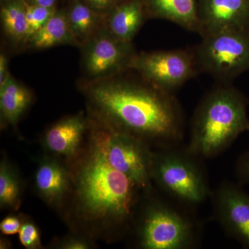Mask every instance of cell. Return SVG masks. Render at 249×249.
<instances>
[{
	"instance_id": "d4e9b609",
	"label": "cell",
	"mask_w": 249,
	"mask_h": 249,
	"mask_svg": "<svg viewBox=\"0 0 249 249\" xmlns=\"http://www.w3.org/2000/svg\"><path fill=\"white\" fill-rule=\"evenodd\" d=\"M237 171L241 181L249 186V152H246L239 159Z\"/></svg>"
},
{
	"instance_id": "4316f807",
	"label": "cell",
	"mask_w": 249,
	"mask_h": 249,
	"mask_svg": "<svg viewBox=\"0 0 249 249\" xmlns=\"http://www.w3.org/2000/svg\"><path fill=\"white\" fill-rule=\"evenodd\" d=\"M6 60L4 55H1L0 57V84H2L6 79Z\"/></svg>"
},
{
	"instance_id": "9c48e42d",
	"label": "cell",
	"mask_w": 249,
	"mask_h": 249,
	"mask_svg": "<svg viewBox=\"0 0 249 249\" xmlns=\"http://www.w3.org/2000/svg\"><path fill=\"white\" fill-rule=\"evenodd\" d=\"M214 213L225 231L249 248V194L232 183L219 186L214 197Z\"/></svg>"
},
{
	"instance_id": "44dd1931",
	"label": "cell",
	"mask_w": 249,
	"mask_h": 249,
	"mask_svg": "<svg viewBox=\"0 0 249 249\" xmlns=\"http://www.w3.org/2000/svg\"><path fill=\"white\" fill-rule=\"evenodd\" d=\"M21 245L27 249H38L42 247L40 231L29 219H24L19 232Z\"/></svg>"
},
{
	"instance_id": "5bb4252c",
	"label": "cell",
	"mask_w": 249,
	"mask_h": 249,
	"mask_svg": "<svg viewBox=\"0 0 249 249\" xmlns=\"http://www.w3.org/2000/svg\"><path fill=\"white\" fill-rule=\"evenodd\" d=\"M152 16L171 21L187 30L199 31L197 0H142Z\"/></svg>"
},
{
	"instance_id": "6da1fadb",
	"label": "cell",
	"mask_w": 249,
	"mask_h": 249,
	"mask_svg": "<svg viewBox=\"0 0 249 249\" xmlns=\"http://www.w3.org/2000/svg\"><path fill=\"white\" fill-rule=\"evenodd\" d=\"M73 178L67 219L91 238L109 239L125 229L133 217L139 192L125 175L113 168L91 137L67 162Z\"/></svg>"
},
{
	"instance_id": "5b68a950",
	"label": "cell",
	"mask_w": 249,
	"mask_h": 249,
	"mask_svg": "<svg viewBox=\"0 0 249 249\" xmlns=\"http://www.w3.org/2000/svg\"><path fill=\"white\" fill-rule=\"evenodd\" d=\"M196 155L172 147L154 152L152 181L175 199L188 204L203 202L209 187Z\"/></svg>"
},
{
	"instance_id": "7c38bea8",
	"label": "cell",
	"mask_w": 249,
	"mask_h": 249,
	"mask_svg": "<svg viewBox=\"0 0 249 249\" xmlns=\"http://www.w3.org/2000/svg\"><path fill=\"white\" fill-rule=\"evenodd\" d=\"M89 122L79 114L65 118L45 131L42 145L49 155L67 162L80 153L84 145Z\"/></svg>"
},
{
	"instance_id": "ac0fdd59",
	"label": "cell",
	"mask_w": 249,
	"mask_h": 249,
	"mask_svg": "<svg viewBox=\"0 0 249 249\" xmlns=\"http://www.w3.org/2000/svg\"><path fill=\"white\" fill-rule=\"evenodd\" d=\"M70 34L68 18L61 13H54L38 31L33 34V46L38 49L49 48L65 41Z\"/></svg>"
},
{
	"instance_id": "f1b7e54d",
	"label": "cell",
	"mask_w": 249,
	"mask_h": 249,
	"mask_svg": "<svg viewBox=\"0 0 249 249\" xmlns=\"http://www.w3.org/2000/svg\"><path fill=\"white\" fill-rule=\"evenodd\" d=\"M0 248L1 249H9L10 245L9 242L6 239L3 238L1 239V242H0Z\"/></svg>"
},
{
	"instance_id": "8992f818",
	"label": "cell",
	"mask_w": 249,
	"mask_h": 249,
	"mask_svg": "<svg viewBox=\"0 0 249 249\" xmlns=\"http://www.w3.org/2000/svg\"><path fill=\"white\" fill-rule=\"evenodd\" d=\"M193 52L199 71L227 85L249 70V38L245 30H227L201 36Z\"/></svg>"
},
{
	"instance_id": "7402d4cb",
	"label": "cell",
	"mask_w": 249,
	"mask_h": 249,
	"mask_svg": "<svg viewBox=\"0 0 249 249\" xmlns=\"http://www.w3.org/2000/svg\"><path fill=\"white\" fill-rule=\"evenodd\" d=\"M53 246L59 249H89L93 248L95 244L92 238L78 232L55 241Z\"/></svg>"
},
{
	"instance_id": "ba28073f",
	"label": "cell",
	"mask_w": 249,
	"mask_h": 249,
	"mask_svg": "<svg viewBox=\"0 0 249 249\" xmlns=\"http://www.w3.org/2000/svg\"><path fill=\"white\" fill-rule=\"evenodd\" d=\"M129 67L135 69L149 84L171 93L197 73L193 52L163 51L134 55Z\"/></svg>"
},
{
	"instance_id": "9a60e30c",
	"label": "cell",
	"mask_w": 249,
	"mask_h": 249,
	"mask_svg": "<svg viewBox=\"0 0 249 249\" xmlns=\"http://www.w3.org/2000/svg\"><path fill=\"white\" fill-rule=\"evenodd\" d=\"M145 11L142 0H129L119 5L109 19L112 35L124 42H131L142 25Z\"/></svg>"
},
{
	"instance_id": "cb8c5ba5",
	"label": "cell",
	"mask_w": 249,
	"mask_h": 249,
	"mask_svg": "<svg viewBox=\"0 0 249 249\" xmlns=\"http://www.w3.org/2000/svg\"><path fill=\"white\" fill-rule=\"evenodd\" d=\"M25 217L11 214L6 216L0 223V231L4 235H13L19 233Z\"/></svg>"
},
{
	"instance_id": "2e32d148",
	"label": "cell",
	"mask_w": 249,
	"mask_h": 249,
	"mask_svg": "<svg viewBox=\"0 0 249 249\" xmlns=\"http://www.w3.org/2000/svg\"><path fill=\"white\" fill-rule=\"evenodd\" d=\"M31 100L29 90L7 76L0 89L1 119L14 125L30 106Z\"/></svg>"
},
{
	"instance_id": "603a6c76",
	"label": "cell",
	"mask_w": 249,
	"mask_h": 249,
	"mask_svg": "<svg viewBox=\"0 0 249 249\" xmlns=\"http://www.w3.org/2000/svg\"><path fill=\"white\" fill-rule=\"evenodd\" d=\"M54 13L55 11L53 8L32 5L33 24L29 36H32L36 31L43 27L53 16Z\"/></svg>"
},
{
	"instance_id": "3957f363",
	"label": "cell",
	"mask_w": 249,
	"mask_h": 249,
	"mask_svg": "<svg viewBox=\"0 0 249 249\" xmlns=\"http://www.w3.org/2000/svg\"><path fill=\"white\" fill-rule=\"evenodd\" d=\"M249 131L247 101L229 85H222L205 96L196 108L188 150L197 157L211 158L224 151Z\"/></svg>"
},
{
	"instance_id": "484cf974",
	"label": "cell",
	"mask_w": 249,
	"mask_h": 249,
	"mask_svg": "<svg viewBox=\"0 0 249 249\" xmlns=\"http://www.w3.org/2000/svg\"><path fill=\"white\" fill-rule=\"evenodd\" d=\"M84 1L91 9L106 10L113 6L117 0H84Z\"/></svg>"
},
{
	"instance_id": "277c9868",
	"label": "cell",
	"mask_w": 249,
	"mask_h": 249,
	"mask_svg": "<svg viewBox=\"0 0 249 249\" xmlns=\"http://www.w3.org/2000/svg\"><path fill=\"white\" fill-rule=\"evenodd\" d=\"M88 135L105 159L142 191H147L152 181L154 152L142 139L111 128L96 119L89 120Z\"/></svg>"
},
{
	"instance_id": "83f0119b",
	"label": "cell",
	"mask_w": 249,
	"mask_h": 249,
	"mask_svg": "<svg viewBox=\"0 0 249 249\" xmlns=\"http://www.w3.org/2000/svg\"><path fill=\"white\" fill-rule=\"evenodd\" d=\"M34 5L43 7L53 8L56 0H31Z\"/></svg>"
},
{
	"instance_id": "ffe728a7",
	"label": "cell",
	"mask_w": 249,
	"mask_h": 249,
	"mask_svg": "<svg viewBox=\"0 0 249 249\" xmlns=\"http://www.w3.org/2000/svg\"><path fill=\"white\" fill-rule=\"evenodd\" d=\"M5 30L11 37L21 39L27 36L28 27L24 0L11 1L1 8Z\"/></svg>"
},
{
	"instance_id": "f546056e",
	"label": "cell",
	"mask_w": 249,
	"mask_h": 249,
	"mask_svg": "<svg viewBox=\"0 0 249 249\" xmlns=\"http://www.w3.org/2000/svg\"><path fill=\"white\" fill-rule=\"evenodd\" d=\"M245 31L246 33H247V36H248L249 38V23L248 24V25H247V28H246Z\"/></svg>"
},
{
	"instance_id": "4fadbf2b",
	"label": "cell",
	"mask_w": 249,
	"mask_h": 249,
	"mask_svg": "<svg viewBox=\"0 0 249 249\" xmlns=\"http://www.w3.org/2000/svg\"><path fill=\"white\" fill-rule=\"evenodd\" d=\"M134 55L130 42L119 40L116 37L96 39L87 54V70L92 76H101L124 66L129 67Z\"/></svg>"
},
{
	"instance_id": "d6986e66",
	"label": "cell",
	"mask_w": 249,
	"mask_h": 249,
	"mask_svg": "<svg viewBox=\"0 0 249 249\" xmlns=\"http://www.w3.org/2000/svg\"><path fill=\"white\" fill-rule=\"evenodd\" d=\"M68 22L71 35L77 40H84L96 27L97 14L88 5L76 2L70 11Z\"/></svg>"
},
{
	"instance_id": "e0dca14e",
	"label": "cell",
	"mask_w": 249,
	"mask_h": 249,
	"mask_svg": "<svg viewBox=\"0 0 249 249\" xmlns=\"http://www.w3.org/2000/svg\"><path fill=\"white\" fill-rule=\"evenodd\" d=\"M23 183L18 170L6 159L0 163V207L17 211L22 202Z\"/></svg>"
},
{
	"instance_id": "30bf717a",
	"label": "cell",
	"mask_w": 249,
	"mask_h": 249,
	"mask_svg": "<svg viewBox=\"0 0 249 249\" xmlns=\"http://www.w3.org/2000/svg\"><path fill=\"white\" fill-rule=\"evenodd\" d=\"M201 36L227 30H245L249 23V0H197Z\"/></svg>"
},
{
	"instance_id": "7a4b0ae2",
	"label": "cell",
	"mask_w": 249,
	"mask_h": 249,
	"mask_svg": "<svg viewBox=\"0 0 249 249\" xmlns=\"http://www.w3.org/2000/svg\"><path fill=\"white\" fill-rule=\"evenodd\" d=\"M87 95L94 119L150 146L173 147L182 137L181 109L170 93L150 84L115 80L93 85Z\"/></svg>"
},
{
	"instance_id": "8fae6325",
	"label": "cell",
	"mask_w": 249,
	"mask_h": 249,
	"mask_svg": "<svg viewBox=\"0 0 249 249\" xmlns=\"http://www.w3.org/2000/svg\"><path fill=\"white\" fill-rule=\"evenodd\" d=\"M73 178L66 161L48 155L39 161L34 174L36 193L49 206L65 209L72 191Z\"/></svg>"
},
{
	"instance_id": "52a82bcc",
	"label": "cell",
	"mask_w": 249,
	"mask_h": 249,
	"mask_svg": "<svg viewBox=\"0 0 249 249\" xmlns=\"http://www.w3.org/2000/svg\"><path fill=\"white\" fill-rule=\"evenodd\" d=\"M139 247L145 249H186L196 240L193 222L168 205L151 201L139 219Z\"/></svg>"
}]
</instances>
